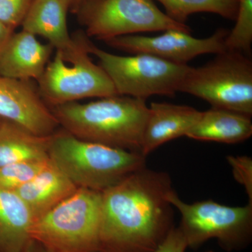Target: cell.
<instances>
[{"label": "cell", "mask_w": 252, "mask_h": 252, "mask_svg": "<svg viewBox=\"0 0 252 252\" xmlns=\"http://www.w3.org/2000/svg\"><path fill=\"white\" fill-rule=\"evenodd\" d=\"M166 172L144 167L101 192L99 252H153L174 228Z\"/></svg>", "instance_id": "obj_1"}, {"label": "cell", "mask_w": 252, "mask_h": 252, "mask_svg": "<svg viewBox=\"0 0 252 252\" xmlns=\"http://www.w3.org/2000/svg\"><path fill=\"white\" fill-rule=\"evenodd\" d=\"M51 110L63 130L77 138L141 153L149 114L144 99L117 94Z\"/></svg>", "instance_id": "obj_2"}, {"label": "cell", "mask_w": 252, "mask_h": 252, "mask_svg": "<svg viewBox=\"0 0 252 252\" xmlns=\"http://www.w3.org/2000/svg\"><path fill=\"white\" fill-rule=\"evenodd\" d=\"M51 161L78 188L102 192L146 167L139 152L81 140L64 130L49 137Z\"/></svg>", "instance_id": "obj_3"}, {"label": "cell", "mask_w": 252, "mask_h": 252, "mask_svg": "<svg viewBox=\"0 0 252 252\" xmlns=\"http://www.w3.org/2000/svg\"><path fill=\"white\" fill-rule=\"evenodd\" d=\"M67 47L56 49L38 80V92L46 103L55 106L86 98L117 95L103 69L93 62L91 41L86 33L72 36Z\"/></svg>", "instance_id": "obj_4"}, {"label": "cell", "mask_w": 252, "mask_h": 252, "mask_svg": "<svg viewBox=\"0 0 252 252\" xmlns=\"http://www.w3.org/2000/svg\"><path fill=\"white\" fill-rule=\"evenodd\" d=\"M101 192L78 188L34 220L31 238L53 252H99Z\"/></svg>", "instance_id": "obj_5"}, {"label": "cell", "mask_w": 252, "mask_h": 252, "mask_svg": "<svg viewBox=\"0 0 252 252\" xmlns=\"http://www.w3.org/2000/svg\"><path fill=\"white\" fill-rule=\"evenodd\" d=\"M207 64L190 67L179 92L223 109L252 115V62L246 55L225 50Z\"/></svg>", "instance_id": "obj_6"}, {"label": "cell", "mask_w": 252, "mask_h": 252, "mask_svg": "<svg viewBox=\"0 0 252 252\" xmlns=\"http://www.w3.org/2000/svg\"><path fill=\"white\" fill-rule=\"evenodd\" d=\"M89 51L98 59L99 65L107 73L119 95L144 100L154 95H175L190 67L152 55L111 54L91 41Z\"/></svg>", "instance_id": "obj_7"}, {"label": "cell", "mask_w": 252, "mask_h": 252, "mask_svg": "<svg viewBox=\"0 0 252 252\" xmlns=\"http://www.w3.org/2000/svg\"><path fill=\"white\" fill-rule=\"evenodd\" d=\"M167 200L181 215L179 228L188 248L196 249L210 239H217L226 251L248 246L252 235V204L244 207H229L212 200L193 204L182 201L173 190Z\"/></svg>", "instance_id": "obj_8"}, {"label": "cell", "mask_w": 252, "mask_h": 252, "mask_svg": "<svg viewBox=\"0 0 252 252\" xmlns=\"http://www.w3.org/2000/svg\"><path fill=\"white\" fill-rule=\"evenodd\" d=\"M86 24V35L104 41L147 32H191L186 23L160 11L152 0H97L88 9Z\"/></svg>", "instance_id": "obj_9"}, {"label": "cell", "mask_w": 252, "mask_h": 252, "mask_svg": "<svg viewBox=\"0 0 252 252\" xmlns=\"http://www.w3.org/2000/svg\"><path fill=\"white\" fill-rule=\"evenodd\" d=\"M229 31L217 30L207 38L193 37L190 33L168 30L158 36L126 35L104 41L107 45L130 54H149L170 62L188 64L200 55L224 52Z\"/></svg>", "instance_id": "obj_10"}, {"label": "cell", "mask_w": 252, "mask_h": 252, "mask_svg": "<svg viewBox=\"0 0 252 252\" xmlns=\"http://www.w3.org/2000/svg\"><path fill=\"white\" fill-rule=\"evenodd\" d=\"M0 118L34 135L49 137L60 127L52 110L30 81L0 75Z\"/></svg>", "instance_id": "obj_11"}, {"label": "cell", "mask_w": 252, "mask_h": 252, "mask_svg": "<svg viewBox=\"0 0 252 252\" xmlns=\"http://www.w3.org/2000/svg\"><path fill=\"white\" fill-rule=\"evenodd\" d=\"M54 48L43 44L25 31L14 32L0 55V75L30 81L39 80L51 60Z\"/></svg>", "instance_id": "obj_12"}, {"label": "cell", "mask_w": 252, "mask_h": 252, "mask_svg": "<svg viewBox=\"0 0 252 252\" xmlns=\"http://www.w3.org/2000/svg\"><path fill=\"white\" fill-rule=\"evenodd\" d=\"M149 108L141 149L145 157L162 144L187 136L202 114L193 107L167 102H152Z\"/></svg>", "instance_id": "obj_13"}, {"label": "cell", "mask_w": 252, "mask_h": 252, "mask_svg": "<svg viewBox=\"0 0 252 252\" xmlns=\"http://www.w3.org/2000/svg\"><path fill=\"white\" fill-rule=\"evenodd\" d=\"M77 189V186L50 161L35 177L15 192L26 204L35 220L62 203Z\"/></svg>", "instance_id": "obj_14"}, {"label": "cell", "mask_w": 252, "mask_h": 252, "mask_svg": "<svg viewBox=\"0 0 252 252\" xmlns=\"http://www.w3.org/2000/svg\"><path fill=\"white\" fill-rule=\"evenodd\" d=\"M68 9L63 0H32L22 30L44 38L56 50L64 49L72 41L67 24Z\"/></svg>", "instance_id": "obj_15"}, {"label": "cell", "mask_w": 252, "mask_h": 252, "mask_svg": "<svg viewBox=\"0 0 252 252\" xmlns=\"http://www.w3.org/2000/svg\"><path fill=\"white\" fill-rule=\"evenodd\" d=\"M252 135L251 117L223 109L212 108L201 116L187 137L193 140L235 144Z\"/></svg>", "instance_id": "obj_16"}, {"label": "cell", "mask_w": 252, "mask_h": 252, "mask_svg": "<svg viewBox=\"0 0 252 252\" xmlns=\"http://www.w3.org/2000/svg\"><path fill=\"white\" fill-rule=\"evenodd\" d=\"M34 218L15 191L0 189V252H23L32 239Z\"/></svg>", "instance_id": "obj_17"}, {"label": "cell", "mask_w": 252, "mask_h": 252, "mask_svg": "<svg viewBox=\"0 0 252 252\" xmlns=\"http://www.w3.org/2000/svg\"><path fill=\"white\" fill-rule=\"evenodd\" d=\"M49 137L34 135L15 123L2 119L0 125V167L49 158Z\"/></svg>", "instance_id": "obj_18"}, {"label": "cell", "mask_w": 252, "mask_h": 252, "mask_svg": "<svg viewBox=\"0 0 252 252\" xmlns=\"http://www.w3.org/2000/svg\"><path fill=\"white\" fill-rule=\"evenodd\" d=\"M165 8L169 17L185 23L189 16L195 13L207 12L220 15L235 21L238 0H157Z\"/></svg>", "instance_id": "obj_19"}, {"label": "cell", "mask_w": 252, "mask_h": 252, "mask_svg": "<svg viewBox=\"0 0 252 252\" xmlns=\"http://www.w3.org/2000/svg\"><path fill=\"white\" fill-rule=\"evenodd\" d=\"M235 25L225 39V50L249 54L252 44V0H238Z\"/></svg>", "instance_id": "obj_20"}, {"label": "cell", "mask_w": 252, "mask_h": 252, "mask_svg": "<svg viewBox=\"0 0 252 252\" xmlns=\"http://www.w3.org/2000/svg\"><path fill=\"white\" fill-rule=\"evenodd\" d=\"M49 158L27 160L0 167V189L15 191L49 165Z\"/></svg>", "instance_id": "obj_21"}, {"label": "cell", "mask_w": 252, "mask_h": 252, "mask_svg": "<svg viewBox=\"0 0 252 252\" xmlns=\"http://www.w3.org/2000/svg\"><path fill=\"white\" fill-rule=\"evenodd\" d=\"M32 0H0V22L15 30L21 26Z\"/></svg>", "instance_id": "obj_22"}, {"label": "cell", "mask_w": 252, "mask_h": 252, "mask_svg": "<svg viewBox=\"0 0 252 252\" xmlns=\"http://www.w3.org/2000/svg\"><path fill=\"white\" fill-rule=\"evenodd\" d=\"M235 180L241 185L252 204V159L247 156H228L226 158Z\"/></svg>", "instance_id": "obj_23"}, {"label": "cell", "mask_w": 252, "mask_h": 252, "mask_svg": "<svg viewBox=\"0 0 252 252\" xmlns=\"http://www.w3.org/2000/svg\"><path fill=\"white\" fill-rule=\"evenodd\" d=\"M187 248L188 245L183 233L179 227H174L153 252H185Z\"/></svg>", "instance_id": "obj_24"}, {"label": "cell", "mask_w": 252, "mask_h": 252, "mask_svg": "<svg viewBox=\"0 0 252 252\" xmlns=\"http://www.w3.org/2000/svg\"><path fill=\"white\" fill-rule=\"evenodd\" d=\"M14 30L0 22V55L4 51L10 38L14 34Z\"/></svg>", "instance_id": "obj_25"}, {"label": "cell", "mask_w": 252, "mask_h": 252, "mask_svg": "<svg viewBox=\"0 0 252 252\" xmlns=\"http://www.w3.org/2000/svg\"><path fill=\"white\" fill-rule=\"evenodd\" d=\"M23 252H53L47 250V249L44 248V246L37 243V242L34 241V240H32L31 243L28 245L27 248L25 249L24 251Z\"/></svg>", "instance_id": "obj_26"}, {"label": "cell", "mask_w": 252, "mask_h": 252, "mask_svg": "<svg viewBox=\"0 0 252 252\" xmlns=\"http://www.w3.org/2000/svg\"><path fill=\"white\" fill-rule=\"evenodd\" d=\"M63 1H64V2H65L67 6L69 7V6H70L71 5L74 4V3L77 0H63Z\"/></svg>", "instance_id": "obj_27"}, {"label": "cell", "mask_w": 252, "mask_h": 252, "mask_svg": "<svg viewBox=\"0 0 252 252\" xmlns=\"http://www.w3.org/2000/svg\"><path fill=\"white\" fill-rule=\"evenodd\" d=\"M1 121H2V119H1V118H0V125H1Z\"/></svg>", "instance_id": "obj_28"}, {"label": "cell", "mask_w": 252, "mask_h": 252, "mask_svg": "<svg viewBox=\"0 0 252 252\" xmlns=\"http://www.w3.org/2000/svg\"><path fill=\"white\" fill-rule=\"evenodd\" d=\"M214 252L213 251H209V252Z\"/></svg>", "instance_id": "obj_29"}]
</instances>
